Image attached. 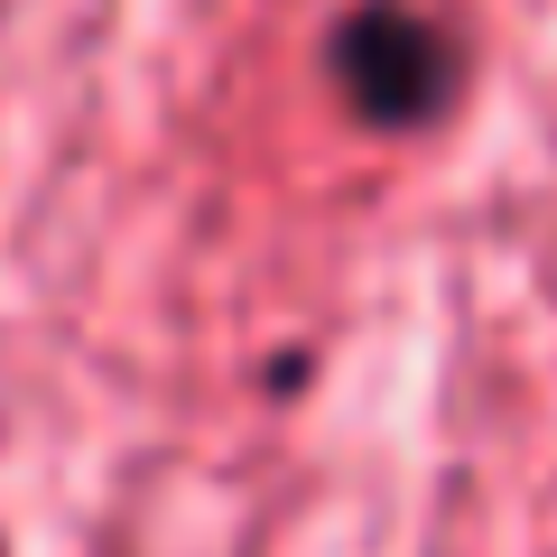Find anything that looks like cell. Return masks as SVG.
Returning a JSON list of instances; mask_svg holds the SVG:
<instances>
[{
    "mask_svg": "<svg viewBox=\"0 0 557 557\" xmlns=\"http://www.w3.org/2000/svg\"><path fill=\"white\" fill-rule=\"evenodd\" d=\"M317 94L372 149H428L483 94V38L456 0H335L317 28Z\"/></svg>",
    "mask_w": 557,
    "mask_h": 557,
    "instance_id": "cell-1",
    "label": "cell"
},
{
    "mask_svg": "<svg viewBox=\"0 0 557 557\" xmlns=\"http://www.w3.org/2000/svg\"><path fill=\"white\" fill-rule=\"evenodd\" d=\"M0 557H10V520H0Z\"/></svg>",
    "mask_w": 557,
    "mask_h": 557,
    "instance_id": "cell-2",
    "label": "cell"
}]
</instances>
